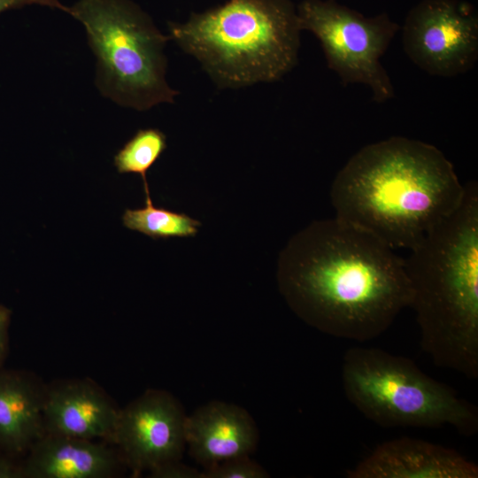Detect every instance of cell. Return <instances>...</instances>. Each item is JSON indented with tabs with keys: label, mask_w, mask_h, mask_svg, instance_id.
I'll return each instance as SVG.
<instances>
[{
	"label": "cell",
	"mask_w": 478,
	"mask_h": 478,
	"mask_svg": "<svg viewBox=\"0 0 478 478\" xmlns=\"http://www.w3.org/2000/svg\"><path fill=\"white\" fill-rule=\"evenodd\" d=\"M278 283L308 325L358 342L384 333L412 295L405 260L395 250L336 217L292 237L280 258Z\"/></svg>",
	"instance_id": "6da1fadb"
},
{
	"label": "cell",
	"mask_w": 478,
	"mask_h": 478,
	"mask_svg": "<svg viewBox=\"0 0 478 478\" xmlns=\"http://www.w3.org/2000/svg\"><path fill=\"white\" fill-rule=\"evenodd\" d=\"M465 194L453 165L436 146L393 136L366 145L331 187L335 217L393 250H412L451 214Z\"/></svg>",
	"instance_id": "7a4b0ae2"
},
{
	"label": "cell",
	"mask_w": 478,
	"mask_h": 478,
	"mask_svg": "<svg viewBox=\"0 0 478 478\" xmlns=\"http://www.w3.org/2000/svg\"><path fill=\"white\" fill-rule=\"evenodd\" d=\"M405 260L422 349L441 367L478 377V188Z\"/></svg>",
	"instance_id": "3957f363"
},
{
	"label": "cell",
	"mask_w": 478,
	"mask_h": 478,
	"mask_svg": "<svg viewBox=\"0 0 478 478\" xmlns=\"http://www.w3.org/2000/svg\"><path fill=\"white\" fill-rule=\"evenodd\" d=\"M168 31L220 89H240L289 73L302 30L291 0H227L183 23L168 22Z\"/></svg>",
	"instance_id": "277c9868"
},
{
	"label": "cell",
	"mask_w": 478,
	"mask_h": 478,
	"mask_svg": "<svg viewBox=\"0 0 478 478\" xmlns=\"http://www.w3.org/2000/svg\"><path fill=\"white\" fill-rule=\"evenodd\" d=\"M69 14L85 27L103 96L137 111L174 103L180 92L166 79L164 49L170 37L138 5L130 0H79Z\"/></svg>",
	"instance_id": "5b68a950"
},
{
	"label": "cell",
	"mask_w": 478,
	"mask_h": 478,
	"mask_svg": "<svg viewBox=\"0 0 478 478\" xmlns=\"http://www.w3.org/2000/svg\"><path fill=\"white\" fill-rule=\"evenodd\" d=\"M342 380L348 400L382 427L451 425L466 436L477 431L476 408L407 358L376 348H351L343 356Z\"/></svg>",
	"instance_id": "8992f818"
},
{
	"label": "cell",
	"mask_w": 478,
	"mask_h": 478,
	"mask_svg": "<svg viewBox=\"0 0 478 478\" xmlns=\"http://www.w3.org/2000/svg\"><path fill=\"white\" fill-rule=\"evenodd\" d=\"M297 11L301 30L318 38L328 68L343 85L368 86L376 103L394 97L380 60L400 27L387 13L366 17L335 0H303Z\"/></svg>",
	"instance_id": "52a82bcc"
},
{
	"label": "cell",
	"mask_w": 478,
	"mask_h": 478,
	"mask_svg": "<svg viewBox=\"0 0 478 478\" xmlns=\"http://www.w3.org/2000/svg\"><path fill=\"white\" fill-rule=\"evenodd\" d=\"M402 42L410 60L428 74H463L478 59L477 12L461 0H422L405 18Z\"/></svg>",
	"instance_id": "ba28073f"
},
{
	"label": "cell",
	"mask_w": 478,
	"mask_h": 478,
	"mask_svg": "<svg viewBox=\"0 0 478 478\" xmlns=\"http://www.w3.org/2000/svg\"><path fill=\"white\" fill-rule=\"evenodd\" d=\"M187 415L163 390H148L120 410L112 443L135 474L180 460L186 448Z\"/></svg>",
	"instance_id": "9c48e42d"
},
{
	"label": "cell",
	"mask_w": 478,
	"mask_h": 478,
	"mask_svg": "<svg viewBox=\"0 0 478 478\" xmlns=\"http://www.w3.org/2000/svg\"><path fill=\"white\" fill-rule=\"evenodd\" d=\"M348 478H477L478 466L459 452L402 437L378 445L346 473Z\"/></svg>",
	"instance_id": "30bf717a"
},
{
	"label": "cell",
	"mask_w": 478,
	"mask_h": 478,
	"mask_svg": "<svg viewBox=\"0 0 478 478\" xmlns=\"http://www.w3.org/2000/svg\"><path fill=\"white\" fill-rule=\"evenodd\" d=\"M185 438L190 456L206 468L231 458L251 455L258 444V430L246 410L216 400L187 416Z\"/></svg>",
	"instance_id": "8fae6325"
},
{
	"label": "cell",
	"mask_w": 478,
	"mask_h": 478,
	"mask_svg": "<svg viewBox=\"0 0 478 478\" xmlns=\"http://www.w3.org/2000/svg\"><path fill=\"white\" fill-rule=\"evenodd\" d=\"M119 413L109 397L89 381L65 382L44 393L48 435L112 443Z\"/></svg>",
	"instance_id": "7c38bea8"
},
{
	"label": "cell",
	"mask_w": 478,
	"mask_h": 478,
	"mask_svg": "<svg viewBox=\"0 0 478 478\" xmlns=\"http://www.w3.org/2000/svg\"><path fill=\"white\" fill-rule=\"evenodd\" d=\"M121 455L93 440L45 434L23 466L29 478H105L117 474Z\"/></svg>",
	"instance_id": "4fadbf2b"
},
{
	"label": "cell",
	"mask_w": 478,
	"mask_h": 478,
	"mask_svg": "<svg viewBox=\"0 0 478 478\" xmlns=\"http://www.w3.org/2000/svg\"><path fill=\"white\" fill-rule=\"evenodd\" d=\"M44 393L18 375H0V443L21 451L45 434Z\"/></svg>",
	"instance_id": "5bb4252c"
},
{
	"label": "cell",
	"mask_w": 478,
	"mask_h": 478,
	"mask_svg": "<svg viewBox=\"0 0 478 478\" xmlns=\"http://www.w3.org/2000/svg\"><path fill=\"white\" fill-rule=\"evenodd\" d=\"M123 225L154 240L173 237H193L201 223L183 212H175L156 207L150 192L145 193V206L140 209H126L122 215Z\"/></svg>",
	"instance_id": "9a60e30c"
},
{
	"label": "cell",
	"mask_w": 478,
	"mask_h": 478,
	"mask_svg": "<svg viewBox=\"0 0 478 478\" xmlns=\"http://www.w3.org/2000/svg\"><path fill=\"white\" fill-rule=\"evenodd\" d=\"M166 149V137L157 128L139 129L115 154L114 166L119 173H135L149 187L147 172Z\"/></svg>",
	"instance_id": "2e32d148"
},
{
	"label": "cell",
	"mask_w": 478,
	"mask_h": 478,
	"mask_svg": "<svg viewBox=\"0 0 478 478\" xmlns=\"http://www.w3.org/2000/svg\"><path fill=\"white\" fill-rule=\"evenodd\" d=\"M268 473L250 455L231 458L201 472L200 478H266Z\"/></svg>",
	"instance_id": "e0dca14e"
},
{
	"label": "cell",
	"mask_w": 478,
	"mask_h": 478,
	"mask_svg": "<svg viewBox=\"0 0 478 478\" xmlns=\"http://www.w3.org/2000/svg\"><path fill=\"white\" fill-rule=\"evenodd\" d=\"M153 478H200L201 472L180 460L162 464L150 471Z\"/></svg>",
	"instance_id": "ac0fdd59"
},
{
	"label": "cell",
	"mask_w": 478,
	"mask_h": 478,
	"mask_svg": "<svg viewBox=\"0 0 478 478\" xmlns=\"http://www.w3.org/2000/svg\"><path fill=\"white\" fill-rule=\"evenodd\" d=\"M32 4L59 9L68 14L70 12V7L63 5L59 0H0V13L8 10L19 9Z\"/></svg>",
	"instance_id": "d6986e66"
},
{
	"label": "cell",
	"mask_w": 478,
	"mask_h": 478,
	"mask_svg": "<svg viewBox=\"0 0 478 478\" xmlns=\"http://www.w3.org/2000/svg\"><path fill=\"white\" fill-rule=\"evenodd\" d=\"M10 312L0 306V358L4 353L6 343V331L9 323Z\"/></svg>",
	"instance_id": "ffe728a7"
},
{
	"label": "cell",
	"mask_w": 478,
	"mask_h": 478,
	"mask_svg": "<svg viewBox=\"0 0 478 478\" xmlns=\"http://www.w3.org/2000/svg\"><path fill=\"white\" fill-rule=\"evenodd\" d=\"M24 477L23 467L19 468L11 462L0 460V478Z\"/></svg>",
	"instance_id": "44dd1931"
}]
</instances>
